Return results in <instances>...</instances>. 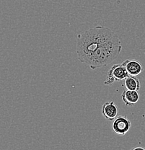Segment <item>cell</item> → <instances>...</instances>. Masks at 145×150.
Here are the masks:
<instances>
[{
    "mask_svg": "<svg viewBox=\"0 0 145 150\" xmlns=\"http://www.w3.org/2000/svg\"><path fill=\"white\" fill-rule=\"evenodd\" d=\"M115 34L110 28L101 25L91 28L79 34L76 52L79 62L85 64L90 56Z\"/></svg>",
    "mask_w": 145,
    "mask_h": 150,
    "instance_id": "cell-1",
    "label": "cell"
},
{
    "mask_svg": "<svg viewBox=\"0 0 145 150\" xmlns=\"http://www.w3.org/2000/svg\"><path fill=\"white\" fill-rule=\"evenodd\" d=\"M122 43L116 34L95 51L85 62V64L95 70L112 63L120 55Z\"/></svg>",
    "mask_w": 145,
    "mask_h": 150,
    "instance_id": "cell-2",
    "label": "cell"
},
{
    "mask_svg": "<svg viewBox=\"0 0 145 150\" xmlns=\"http://www.w3.org/2000/svg\"><path fill=\"white\" fill-rule=\"evenodd\" d=\"M129 76V73L123 64H114L108 71L106 79L104 81V84L107 86L112 85L115 82L124 80Z\"/></svg>",
    "mask_w": 145,
    "mask_h": 150,
    "instance_id": "cell-3",
    "label": "cell"
},
{
    "mask_svg": "<svg viewBox=\"0 0 145 150\" xmlns=\"http://www.w3.org/2000/svg\"><path fill=\"white\" fill-rule=\"evenodd\" d=\"M131 128V121L126 115L116 117L113 120V129L118 135L124 136L129 131Z\"/></svg>",
    "mask_w": 145,
    "mask_h": 150,
    "instance_id": "cell-4",
    "label": "cell"
},
{
    "mask_svg": "<svg viewBox=\"0 0 145 150\" xmlns=\"http://www.w3.org/2000/svg\"><path fill=\"white\" fill-rule=\"evenodd\" d=\"M118 113V106L115 104L114 101L105 102L103 105L102 114L105 118L110 121H113Z\"/></svg>",
    "mask_w": 145,
    "mask_h": 150,
    "instance_id": "cell-5",
    "label": "cell"
},
{
    "mask_svg": "<svg viewBox=\"0 0 145 150\" xmlns=\"http://www.w3.org/2000/svg\"><path fill=\"white\" fill-rule=\"evenodd\" d=\"M128 73L131 76H136L141 74L143 71V67L139 61L135 59H126L123 62Z\"/></svg>",
    "mask_w": 145,
    "mask_h": 150,
    "instance_id": "cell-6",
    "label": "cell"
},
{
    "mask_svg": "<svg viewBox=\"0 0 145 150\" xmlns=\"http://www.w3.org/2000/svg\"><path fill=\"white\" fill-rule=\"evenodd\" d=\"M121 99L126 106H133L139 100V94L137 90L124 89L121 94Z\"/></svg>",
    "mask_w": 145,
    "mask_h": 150,
    "instance_id": "cell-7",
    "label": "cell"
},
{
    "mask_svg": "<svg viewBox=\"0 0 145 150\" xmlns=\"http://www.w3.org/2000/svg\"><path fill=\"white\" fill-rule=\"evenodd\" d=\"M124 86L127 90L139 91L141 87V84H140L139 79L136 77V76L129 75L124 79Z\"/></svg>",
    "mask_w": 145,
    "mask_h": 150,
    "instance_id": "cell-8",
    "label": "cell"
}]
</instances>
